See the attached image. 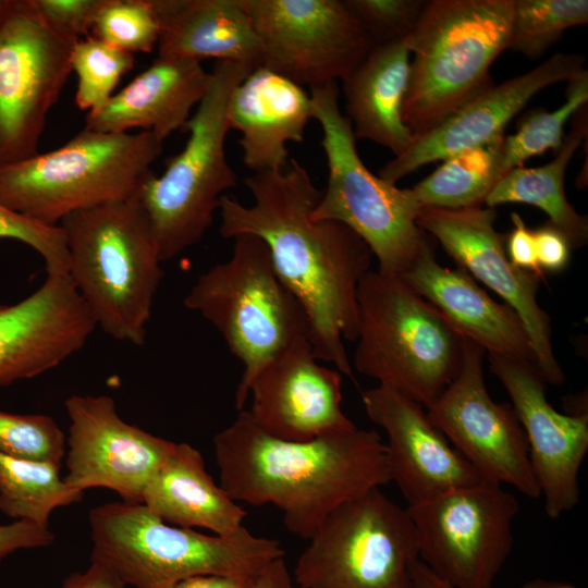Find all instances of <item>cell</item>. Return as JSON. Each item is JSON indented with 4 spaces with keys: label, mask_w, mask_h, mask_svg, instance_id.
I'll list each match as a JSON object with an SVG mask.
<instances>
[{
    "label": "cell",
    "mask_w": 588,
    "mask_h": 588,
    "mask_svg": "<svg viewBox=\"0 0 588 588\" xmlns=\"http://www.w3.org/2000/svg\"><path fill=\"white\" fill-rule=\"evenodd\" d=\"M244 183L254 204L223 195L220 234H249L267 245L278 277L307 314L315 356L352 377L343 340H356V295L370 271L369 247L346 225L313 219L322 191L297 160L285 170L253 173Z\"/></svg>",
    "instance_id": "1"
},
{
    "label": "cell",
    "mask_w": 588,
    "mask_h": 588,
    "mask_svg": "<svg viewBox=\"0 0 588 588\" xmlns=\"http://www.w3.org/2000/svg\"><path fill=\"white\" fill-rule=\"evenodd\" d=\"M220 486L235 501L272 504L305 540L340 505L391 481L387 446L357 427L309 441L274 438L247 411L213 437Z\"/></svg>",
    "instance_id": "2"
},
{
    "label": "cell",
    "mask_w": 588,
    "mask_h": 588,
    "mask_svg": "<svg viewBox=\"0 0 588 588\" xmlns=\"http://www.w3.org/2000/svg\"><path fill=\"white\" fill-rule=\"evenodd\" d=\"M69 250V275L109 336L145 343L163 277L139 195L66 216L59 224Z\"/></svg>",
    "instance_id": "3"
},
{
    "label": "cell",
    "mask_w": 588,
    "mask_h": 588,
    "mask_svg": "<svg viewBox=\"0 0 588 588\" xmlns=\"http://www.w3.org/2000/svg\"><path fill=\"white\" fill-rule=\"evenodd\" d=\"M90 561L127 587L174 588L197 575L257 578L285 552L279 540L246 527L232 536L206 535L166 523L143 503L111 502L89 512Z\"/></svg>",
    "instance_id": "4"
},
{
    "label": "cell",
    "mask_w": 588,
    "mask_h": 588,
    "mask_svg": "<svg viewBox=\"0 0 588 588\" xmlns=\"http://www.w3.org/2000/svg\"><path fill=\"white\" fill-rule=\"evenodd\" d=\"M514 0H428L404 45L413 57L403 121L414 137L493 85Z\"/></svg>",
    "instance_id": "5"
},
{
    "label": "cell",
    "mask_w": 588,
    "mask_h": 588,
    "mask_svg": "<svg viewBox=\"0 0 588 588\" xmlns=\"http://www.w3.org/2000/svg\"><path fill=\"white\" fill-rule=\"evenodd\" d=\"M155 134L84 128L63 146L0 167V204L47 225L139 195L162 152Z\"/></svg>",
    "instance_id": "6"
},
{
    "label": "cell",
    "mask_w": 588,
    "mask_h": 588,
    "mask_svg": "<svg viewBox=\"0 0 588 588\" xmlns=\"http://www.w3.org/2000/svg\"><path fill=\"white\" fill-rule=\"evenodd\" d=\"M356 299V370L429 404L457 375L464 336L400 277L368 271Z\"/></svg>",
    "instance_id": "7"
},
{
    "label": "cell",
    "mask_w": 588,
    "mask_h": 588,
    "mask_svg": "<svg viewBox=\"0 0 588 588\" xmlns=\"http://www.w3.org/2000/svg\"><path fill=\"white\" fill-rule=\"evenodd\" d=\"M233 240L231 257L198 275L183 304L209 321L243 364L235 392L241 412L261 368L296 341L309 340V321L278 277L267 245L249 234Z\"/></svg>",
    "instance_id": "8"
},
{
    "label": "cell",
    "mask_w": 588,
    "mask_h": 588,
    "mask_svg": "<svg viewBox=\"0 0 588 588\" xmlns=\"http://www.w3.org/2000/svg\"><path fill=\"white\" fill-rule=\"evenodd\" d=\"M309 96L328 164L327 186L313 219L346 225L369 247L378 261L377 271L403 275L430 241L417 224L422 206L412 188H399L364 164L352 123L339 107L336 82L310 88Z\"/></svg>",
    "instance_id": "9"
},
{
    "label": "cell",
    "mask_w": 588,
    "mask_h": 588,
    "mask_svg": "<svg viewBox=\"0 0 588 588\" xmlns=\"http://www.w3.org/2000/svg\"><path fill=\"white\" fill-rule=\"evenodd\" d=\"M253 71L247 65L216 61L206 95L186 122L182 151L154 173L139 199L147 212L161 262L196 245L213 221L223 193L237 185L225 155L229 102L235 87Z\"/></svg>",
    "instance_id": "10"
},
{
    "label": "cell",
    "mask_w": 588,
    "mask_h": 588,
    "mask_svg": "<svg viewBox=\"0 0 588 588\" xmlns=\"http://www.w3.org/2000/svg\"><path fill=\"white\" fill-rule=\"evenodd\" d=\"M417 537L407 509L380 488L333 510L299 555V588H413Z\"/></svg>",
    "instance_id": "11"
},
{
    "label": "cell",
    "mask_w": 588,
    "mask_h": 588,
    "mask_svg": "<svg viewBox=\"0 0 588 588\" xmlns=\"http://www.w3.org/2000/svg\"><path fill=\"white\" fill-rule=\"evenodd\" d=\"M418 559L453 588H491L514 538L519 510L502 485L482 481L408 505Z\"/></svg>",
    "instance_id": "12"
},
{
    "label": "cell",
    "mask_w": 588,
    "mask_h": 588,
    "mask_svg": "<svg viewBox=\"0 0 588 588\" xmlns=\"http://www.w3.org/2000/svg\"><path fill=\"white\" fill-rule=\"evenodd\" d=\"M262 65L310 88L344 81L375 42L343 0H242Z\"/></svg>",
    "instance_id": "13"
},
{
    "label": "cell",
    "mask_w": 588,
    "mask_h": 588,
    "mask_svg": "<svg viewBox=\"0 0 588 588\" xmlns=\"http://www.w3.org/2000/svg\"><path fill=\"white\" fill-rule=\"evenodd\" d=\"M75 42L48 27L30 0H17L0 28V167L38 154Z\"/></svg>",
    "instance_id": "14"
},
{
    "label": "cell",
    "mask_w": 588,
    "mask_h": 588,
    "mask_svg": "<svg viewBox=\"0 0 588 588\" xmlns=\"http://www.w3.org/2000/svg\"><path fill=\"white\" fill-rule=\"evenodd\" d=\"M486 351L464 336L463 359L455 378L424 406L434 426L482 476L537 499L536 480L524 429L510 403H498L483 378Z\"/></svg>",
    "instance_id": "15"
},
{
    "label": "cell",
    "mask_w": 588,
    "mask_h": 588,
    "mask_svg": "<svg viewBox=\"0 0 588 588\" xmlns=\"http://www.w3.org/2000/svg\"><path fill=\"white\" fill-rule=\"evenodd\" d=\"M495 218L497 211L490 207H422L417 224L461 269L500 295L518 315L546 382L563 384L566 377L554 356L550 317L537 302L542 277L511 262L504 236L494 228Z\"/></svg>",
    "instance_id": "16"
},
{
    "label": "cell",
    "mask_w": 588,
    "mask_h": 588,
    "mask_svg": "<svg viewBox=\"0 0 588 588\" xmlns=\"http://www.w3.org/2000/svg\"><path fill=\"white\" fill-rule=\"evenodd\" d=\"M64 405L70 418L65 483L81 492L107 488L122 502L142 503L175 442L124 421L111 396L73 394Z\"/></svg>",
    "instance_id": "17"
},
{
    "label": "cell",
    "mask_w": 588,
    "mask_h": 588,
    "mask_svg": "<svg viewBox=\"0 0 588 588\" xmlns=\"http://www.w3.org/2000/svg\"><path fill=\"white\" fill-rule=\"evenodd\" d=\"M488 358L524 429L546 514L558 518L579 500L578 473L588 451V414L558 412L547 400V382L535 363L498 354H488Z\"/></svg>",
    "instance_id": "18"
},
{
    "label": "cell",
    "mask_w": 588,
    "mask_h": 588,
    "mask_svg": "<svg viewBox=\"0 0 588 588\" xmlns=\"http://www.w3.org/2000/svg\"><path fill=\"white\" fill-rule=\"evenodd\" d=\"M308 339L274 356L253 379L247 411L268 434L286 441H309L356 427L342 411L341 372L318 363Z\"/></svg>",
    "instance_id": "19"
},
{
    "label": "cell",
    "mask_w": 588,
    "mask_h": 588,
    "mask_svg": "<svg viewBox=\"0 0 588 588\" xmlns=\"http://www.w3.org/2000/svg\"><path fill=\"white\" fill-rule=\"evenodd\" d=\"M586 70L585 56L558 52L525 74L493 84L416 137L403 154L378 171V176L395 184L422 166L504 136L510 121L536 94Z\"/></svg>",
    "instance_id": "20"
},
{
    "label": "cell",
    "mask_w": 588,
    "mask_h": 588,
    "mask_svg": "<svg viewBox=\"0 0 588 588\" xmlns=\"http://www.w3.org/2000/svg\"><path fill=\"white\" fill-rule=\"evenodd\" d=\"M362 401L369 419L387 434L390 478L408 505L486 481L419 402L383 384L365 390Z\"/></svg>",
    "instance_id": "21"
},
{
    "label": "cell",
    "mask_w": 588,
    "mask_h": 588,
    "mask_svg": "<svg viewBox=\"0 0 588 588\" xmlns=\"http://www.w3.org/2000/svg\"><path fill=\"white\" fill-rule=\"evenodd\" d=\"M96 327L69 273L47 274L24 299L0 304V387L59 366L84 347Z\"/></svg>",
    "instance_id": "22"
},
{
    "label": "cell",
    "mask_w": 588,
    "mask_h": 588,
    "mask_svg": "<svg viewBox=\"0 0 588 588\" xmlns=\"http://www.w3.org/2000/svg\"><path fill=\"white\" fill-rule=\"evenodd\" d=\"M400 278L430 303L454 330L488 354L537 365L518 315L507 304L495 302L465 270L440 265L431 240Z\"/></svg>",
    "instance_id": "23"
},
{
    "label": "cell",
    "mask_w": 588,
    "mask_h": 588,
    "mask_svg": "<svg viewBox=\"0 0 588 588\" xmlns=\"http://www.w3.org/2000/svg\"><path fill=\"white\" fill-rule=\"evenodd\" d=\"M311 119L310 96L290 78L266 66L253 70L232 93L230 130L242 134L243 162L254 173L281 171L287 143H302Z\"/></svg>",
    "instance_id": "24"
},
{
    "label": "cell",
    "mask_w": 588,
    "mask_h": 588,
    "mask_svg": "<svg viewBox=\"0 0 588 588\" xmlns=\"http://www.w3.org/2000/svg\"><path fill=\"white\" fill-rule=\"evenodd\" d=\"M210 79L201 62L158 56L106 105L89 111L85 128L108 133L143 128L163 142L183 130L192 109L206 95Z\"/></svg>",
    "instance_id": "25"
},
{
    "label": "cell",
    "mask_w": 588,
    "mask_h": 588,
    "mask_svg": "<svg viewBox=\"0 0 588 588\" xmlns=\"http://www.w3.org/2000/svg\"><path fill=\"white\" fill-rule=\"evenodd\" d=\"M160 24L158 56L230 61L255 70L262 50L242 0H151Z\"/></svg>",
    "instance_id": "26"
},
{
    "label": "cell",
    "mask_w": 588,
    "mask_h": 588,
    "mask_svg": "<svg viewBox=\"0 0 588 588\" xmlns=\"http://www.w3.org/2000/svg\"><path fill=\"white\" fill-rule=\"evenodd\" d=\"M411 52L403 41L375 45L344 79L346 117L355 138H366L403 154L415 137L403 121Z\"/></svg>",
    "instance_id": "27"
},
{
    "label": "cell",
    "mask_w": 588,
    "mask_h": 588,
    "mask_svg": "<svg viewBox=\"0 0 588 588\" xmlns=\"http://www.w3.org/2000/svg\"><path fill=\"white\" fill-rule=\"evenodd\" d=\"M168 524L204 528L218 536H232L244 526L247 512L218 486L193 445L175 443L150 480L142 502Z\"/></svg>",
    "instance_id": "28"
},
{
    "label": "cell",
    "mask_w": 588,
    "mask_h": 588,
    "mask_svg": "<svg viewBox=\"0 0 588 588\" xmlns=\"http://www.w3.org/2000/svg\"><path fill=\"white\" fill-rule=\"evenodd\" d=\"M587 105L574 115L572 128L564 136L554 158L537 168H514L505 173L487 196V207L523 203L541 209L549 223L568 241L571 247H581L588 241L587 216L578 213L568 203L564 191L567 164L587 137Z\"/></svg>",
    "instance_id": "29"
},
{
    "label": "cell",
    "mask_w": 588,
    "mask_h": 588,
    "mask_svg": "<svg viewBox=\"0 0 588 588\" xmlns=\"http://www.w3.org/2000/svg\"><path fill=\"white\" fill-rule=\"evenodd\" d=\"M504 136L444 159L436 171L412 187L418 203L444 209L482 206L502 177Z\"/></svg>",
    "instance_id": "30"
},
{
    "label": "cell",
    "mask_w": 588,
    "mask_h": 588,
    "mask_svg": "<svg viewBox=\"0 0 588 588\" xmlns=\"http://www.w3.org/2000/svg\"><path fill=\"white\" fill-rule=\"evenodd\" d=\"M60 464L12 457L0 453V510L14 520L49 528L51 513L75 504L84 492L70 488Z\"/></svg>",
    "instance_id": "31"
},
{
    "label": "cell",
    "mask_w": 588,
    "mask_h": 588,
    "mask_svg": "<svg viewBox=\"0 0 588 588\" xmlns=\"http://www.w3.org/2000/svg\"><path fill=\"white\" fill-rule=\"evenodd\" d=\"M588 102V71L567 82L565 101L553 111L537 108L523 117L515 134L504 136L501 152L502 176L523 167L531 157L552 149L558 151L564 139L568 119Z\"/></svg>",
    "instance_id": "32"
},
{
    "label": "cell",
    "mask_w": 588,
    "mask_h": 588,
    "mask_svg": "<svg viewBox=\"0 0 588 588\" xmlns=\"http://www.w3.org/2000/svg\"><path fill=\"white\" fill-rule=\"evenodd\" d=\"M588 22L587 0H514L507 49L536 60L568 28Z\"/></svg>",
    "instance_id": "33"
},
{
    "label": "cell",
    "mask_w": 588,
    "mask_h": 588,
    "mask_svg": "<svg viewBox=\"0 0 588 588\" xmlns=\"http://www.w3.org/2000/svg\"><path fill=\"white\" fill-rule=\"evenodd\" d=\"M134 54L87 36L75 42L71 68L77 76L75 102L81 110L101 108L115 94L121 77L133 69Z\"/></svg>",
    "instance_id": "34"
},
{
    "label": "cell",
    "mask_w": 588,
    "mask_h": 588,
    "mask_svg": "<svg viewBox=\"0 0 588 588\" xmlns=\"http://www.w3.org/2000/svg\"><path fill=\"white\" fill-rule=\"evenodd\" d=\"M91 36L132 54L151 52L160 36L151 0H108L96 19Z\"/></svg>",
    "instance_id": "35"
},
{
    "label": "cell",
    "mask_w": 588,
    "mask_h": 588,
    "mask_svg": "<svg viewBox=\"0 0 588 588\" xmlns=\"http://www.w3.org/2000/svg\"><path fill=\"white\" fill-rule=\"evenodd\" d=\"M65 436L50 416L13 414L0 409V453L30 461L60 464Z\"/></svg>",
    "instance_id": "36"
},
{
    "label": "cell",
    "mask_w": 588,
    "mask_h": 588,
    "mask_svg": "<svg viewBox=\"0 0 588 588\" xmlns=\"http://www.w3.org/2000/svg\"><path fill=\"white\" fill-rule=\"evenodd\" d=\"M375 45L404 41L418 21L424 0H343Z\"/></svg>",
    "instance_id": "37"
},
{
    "label": "cell",
    "mask_w": 588,
    "mask_h": 588,
    "mask_svg": "<svg viewBox=\"0 0 588 588\" xmlns=\"http://www.w3.org/2000/svg\"><path fill=\"white\" fill-rule=\"evenodd\" d=\"M25 243L44 259L47 274L69 272L70 259L64 231L17 213L0 204V240Z\"/></svg>",
    "instance_id": "38"
},
{
    "label": "cell",
    "mask_w": 588,
    "mask_h": 588,
    "mask_svg": "<svg viewBox=\"0 0 588 588\" xmlns=\"http://www.w3.org/2000/svg\"><path fill=\"white\" fill-rule=\"evenodd\" d=\"M108 0H30L36 13L58 35L78 41L91 32Z\"/></svg>",
    "instance_id": "39"
},
{
    "label": "cell",
    "mask_w": 588,
    "mask_h": 588,
    "mask_svg": "<svg viewBox=\"0 0 588 588\" xmlns=\"http://www.w3.org/2000/svg\"><path fill=\"white\" fill-rule=\"evenodd\" d=\"M53 541L54 535L49 528L28 522L14 520L0 525V563L15 551L49 547Z\"/></svg>",
    "instance_id": "40"
},
{
    "label": "cell",
    "mask_w": 588,
    "mask_h": 588,
    "mask_svg": "<svg viewBox=\"0 0 588 588\" xmlns=\"http://www.w3.org/2000/svg\"><path fill=\"white\" fill-rule=\"evenodd\" d=\"M536 255L541 270L560 271L569 260L567 238L549 222L534 231Z\"/></svg>",
    "instance_id": "41"
},
{
    "label": "cell",
    "mask_w": 588,
    "mask_h": 588,
    "mask_svg": "<svg viewBox=\"0 0 588 588\" xmlns=\"http://www.w3.org/2000/svg\"><path fill=\"white\" fill-rule=\"evenodd\" d=\"M513 229L505 241L507 256L516 267L542 277L538 266L534 231L529 230L517 212L511 215Z\"/></svg>",
    "instance_id": "42"
},
{
    "label": "cell",
    "mask_w": 588,
    "mask_h": 588,
    "mask_svg": "<svg viewBox=\"0 0 588 588\" xmlns=\"http://www.w3.org/2000/svg\"><path fill=\"white\" fill-rule=\"evenodd\" d=\"M61 588H127V586L110 568L90 561L84 572L69 575Z\"/></svg>",
    "instance_id": "43"
},
{
    "label": "cell",
    "mask_w": 588,
    "mask_h": 588,
    "mask_svg": "<svg viewBox=\"0 0 588 588\" xmlns=\"http://www.w3.org/2000/svg\"><path fill=\"white\" fill-rule=\"evenodd\" d=\"M255 579L207 574L188 577L174 588H253Z\"/></svg>",
    "instance_id": "44"
},
{
    "label": "cell",
    "mask_w": 588,
    "mask_h": 588,
    "mask_svg": "<svg viewBox=\"0 0 588 588\" xmlns=\"http://www.w3.org/2000/svg\"><path fill=\"white\" fill-rule=\"evenodd\" d=\"M253 588H299L293 579L284 556L270 563L255 579Z\"/></svg>",
    "instance_id": "45"
},
{
    "label": "cell",
    "mask_w": 588,
    "mask_h": 588,
    "mask_svg": "<svg viewBox=\"0 0 588 588\" xmlns=\"http://www.w3.org/2000/svg\"><path fill=\"white\" fill-rule=\"evenodd\" d=\"M413 588H453L437 577L419 559L412 566Z\"/></svg>",
    "instance_id": "46"
},
{
    "label": "cell",
    "mask_w": 588,
    "mask_h": 588,
    "mask_svg": "<svg viewBox=\"0 0 588 588\" xmlns=\"http://www.w3.org/2000/svg\"><path fill=\"white\" fill-rule=\"evenodd\" d=\"M519 588H575V587L567 581L552 580V579H546V578H534L523 584Z\"/></svg>",
    "instance_id": "47"
},
{
    "label": "cell",
    "mask_w": 588,
    "mask_h": 588,
    "mask_svg": "<svg viewBox=\"0 0 588 588\" xmlns=\"http://www.w3.org/2000/svg\"><path fill=\"white\" fill-rule=\"evenodd\" d=\"M16 2L17 0H0V28L14 10Z\"/></svg>",
    "instance_id": "48"
}]
</instances>
